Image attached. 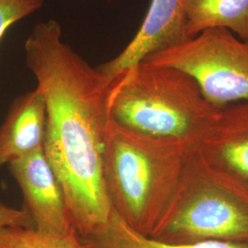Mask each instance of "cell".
Returning a JSON list of instances; mask_svg holds the SVG:
<instances>
[{"mask_svg":"<svg viewBox=\"0 0 248 248\" xmlns=\"http://www.w3.org/2000/svg\"><path fill=\"white\" fill-rule=\"evenodd\" d=\"M213 28L229 30L241 40L248 41V0H187L188 37Z\"/></svg>","mask_w":248,"mask_h":248,"instance_id":"30bf717a","label":"cell"},{"mask_svg":"<svg viewBox=\"0 0 248 248\" xmlns=\"http://www.w3.org/2000/svg\"><path fill=\"white\" fill-rule=\"evenodd\" d=\"M142 62L186 72L217 108L248 101V41L229 30L213 28Z\"/></svg>","mask_w":248,"mask_h":248,"instance_id":"5b68a950","label":"cell"},{"mask_svg":"<svg viewBox=\"0 0 248 248\" xmlns=\"http://www.w3.org/2000/svg\"><path fill=\"white\" fill-rule=\"evenodd\" d=\"M3 227H33V222L26 212L0 202V228Z\"/></svg>","mask_w":248,"mask_h":248,"instance_id":"5bb4252c","label":"cell"},{"mask_svg":"<svg viewBox=\"0 0 248 248\" xmlns=\"http://www.w3.org/2000/svg\"><path fill=\"white\" fill-rule=\"evenodd\" d=\"M198 149L248 184V101L220 108Z\"/></svg>","mask_w":248,"mask_h":248,"instance_id":"ba28073f","label":"cell"},{"mask_svg":"<svg viewBox=\"0 0 248 248\" xmlns=\"http://www.w3.org/2000/svg\"><path fill=\"white\" fill-rule=\"evenodd\" d=\"M46 105L36 88L15 98L0 125V168L44 148Z\"/></svg>","mask_w":248,"mask_h":248,"instance_id":"9c48e42d","label":"cell"},{"mask_svg":"<svg viewBox=\"0 0 248 248\" xmlns=\"http://www.w3.org/2000/svg\"><path fill=\"white\" fill-rule=\"evenodd\" d=\"M186 72L141 62L114 78L111 120L195 150L219 113Z\"/></svg>","mask_w":248,"mask_h":248,"instance_id":"3957f363","label":"cell"},{"mask_svg":"<svg viewBox=\"0 0 248 248\" xmlns=\"http://www.w3.org/2000/svg\"><path fill=\"white\" fill-rule=\"evenodd\" d=\"M83 240L89 248H248V245L216 241L185 244L160 241L133 230L113 211L104 227Z\"/></svg>","mask_w":248,"mask_h":248,"instance_id":"8fae6325","label":"cell"},{"mask_svg":"<svg viewBox=\"0 0 248 248\" xmlns=\"http://www.w3.org/2000/svg\"><path fill=\"white\" fill-rule=\"evenodd\" d=\"M0 248H89L77 232L52 234L33 227L0 228Z\"/></svg>","mask_w":248,"mask_h":248,"instance_id":"7c38bea8","label":"cell"},{"mask_svg":"<svg viewBox=\"0 0 248 248\" xmlns=\"http://www.w3.org/2000/svg\"><path fill=\"white\" fill-rule=\"evenodd\" d=\"M24 53L46 105L44 150L61 182L74 227L84 239L104 227L112 212L103 162L113 79L63 42L54 19L36 24Z\"/></svg>","mask_w":248,"mask_h":248,"instance_id":"6da1fadb","label":"cell"},{"mask_svg":"<svg viewBox=\"0 0 248 248\" xmlns=\"http://www.w3.org/2000/svg\"><path fill=\"white\" fill-rule=\"evenodd\" d=\"M43 6L44 0H0V41L10 27Z\"/></svg>","mask_w":248,"mask_h":248,"instance_id":"4fadbf2b","label":"cell"},{"mask_svg":"<svg viewBox=\"0 0 248 248\" xmlns=\"http://www.w3.org/2000/svg\"><path fill=\"white\" fill-rule=\"evenodd\" d=\"M191 151L111 120L103 175L112 211L133 230L152 237L169 212Z\"/></svg>","mask_w":248,"mask_h":248,"instance_id":"7a4b0ae2","label":"cell"},{"mask_svg":"<svg viewBox=\"0 0 248 248\" xmlns=\"http://www.w3.org/2000/svg\"><path fill=\"white\" fill-rule=\"evenodd\" d=\"M9 171L23 197V208L34 228L52 234L77 232L61 182L44 148L11 162Z\"/></svg>","mask_w":248,"mask_h":248,"instance_id":"8992f818","label":"cell"},{"mask_svg":"<svg viewBox=\"0 0 248 248\" xmlns=\"http://www.w3.org/2000/svg\"><path fill=\"white\" fill-rule=\"evenodd\" d=\"M187 0H151L142 25L132 41L114 58L97 66L109 79L142 62L153 53L180 45L186 33Z\"/></svg>","mask_w":248,"mask_h":248,"instance_id":"52a82bcc","label":"cell"},{"mask_svg":"<svg viewBox=\"0 0 248 248\" xmlns=\"http://www.w3.org/2000/svg\"><path fill=\"white\" fill-rule=\"evenodd\" d=\"M153 238L175 244L248 245V184L198 148L186 160L177 192Z\"/></svg>","mask_w":248,"mask_h":248,"instance_id":"277c9868","label":"cell"}]
</instances>
